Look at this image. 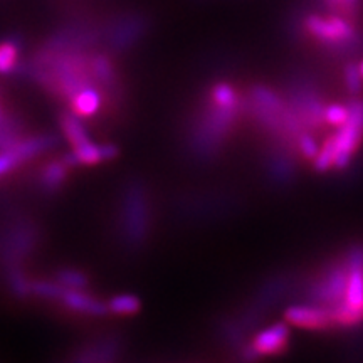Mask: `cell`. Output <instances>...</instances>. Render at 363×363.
Returning <instances> with one entry per match:
<instances>
[{
  "instance_id": "ba28073f",
  "label": "cell",
  "mask_w": 363,
  "mask_h": 363,
  "mask_svg": "<svg viewBox=\"0 0 363 363\" xmlns=\"http://www.w3.org/2000/svg\"><path fill=\"white\" fill-rule=\"evenodd\" d=\"M286 323L305 330H328L335 326L328 308L321 305H294L284 313Z\"/></svg>"
},
{
  "instance_id": "5b68a950",
  "label": "cell",
  "mask_w": 363,
  "mask_h": 363,
  "mask_svg": "<svg viewBox=\"0 0 363 363\" xmlns=\"http://www.w3.org/2000/svg\"><path fill=\"white\" fill-rule=\"evenodd\" d=\"M303 30L311 39L320 43L340 48V45H350L357 39L355 27L347 21V16H318V13H308L301 21Z\"/></svg>"
},
{
  "instance_id": "8fae6325",
  "label": "cell",
  "mask_w": 363,
  "mask_h": 363,
  "mask_svg": "<svg viewBox=\"0 0 363 363\" xmlns=\"http://www.w3.org/2000/svg\"><path fill=\"white\" fill-rule=\"evenodd\" d=\"M118 155V148L115 145L96 143L91 142L81 145L78 148H72L71 153H67L69 160L74 167H93L99 163L110 162Z\"/></svg>"
},
{
  "instance_id": "2e32d148",
  "label": "cell",
  "mask_w": 363,
  "mask_h": 363,
  "mask_svg": "<svg viewBox=\"0 0 363 363\" xmlns=\"http://www.w3.org/2000/svg\"><path fill=\"white\" fill-rule=\"evenodd\" d=\"M59 284L65 286L69 289H81L88 288V278L83 271L72 269V267H66V269H59L56 274L52 276Z\"/></svg>"
},
{
  "instance_id": "277c9868",
  "label": "cell",
  "mask_w": 363,
  "mask_h": 363,
  "mask_svg": "<svg viewBox=\"0 0 363 363\" xmlns=\"http://www.w3.org/2000/svg\"><path fill=\"white\" fill-rule=\"evenodd\" d=\"M148 30V17L140 12H121L103 26V40L110 52H123L135 48Z\"/></svg>"
},
{
  "instance_id": "3957f363",
  "label": "cell",
  "mask_w": 363,
  "mask_h": 363,
  "mask_svg": "<svg viewBox=\"0 0 363 363\" xmlns=\"http://www.w3.org/2000/svg\"><path fill=\"white\" fill-rule=\"evenodd\" d=\"M150 199L143 184L131 182L123 189L120 201V239L126 247L135 251L147 242L150 233Z\"/></svg>"
},
{
  "instance_id": "5bb4252c",
  "label": "cell",
  "mask_w": 363,
  "mask_h": 363,
  "mask_svg": "<svg viewBox=\"0 0 363 363\" xmlns=\"http://www.w3.org/2000/svg\"><path fill=\"white\" fill-rule=\"evenodd\" d=\"M21 61V44L16 39L0 40V74H11Z\"/></svg>"
},
{
  "instance_id": "6da1fadb",
  "label": "cell",
  "mask_w": 363,
  "mask_h": 363,
  "mask_svg": "<svg viewBox=\"0 0 363 363\" xmlns=\"http://www.w3.org/2000/svg\"><path fill=\"white\" fill-rule=\"evenodd\" d=\"M244 99L229 81H216L203 94L189 126V148L199 160H211L227 143L242 116Z\"/></svg>"
},
{
  "instance_id": "9a60e30c",
  "label": "cell",
  "mask_w": 363,
  "mask_h": 363,
  "mask_svg": "<svg viewBox=\"0 0 363 363\" xmlns=\"http://www.w3.org/2000/svg\"><path fill=\"white\" fill-rule=\"evenodd\" d=\"M106 303L110 315L115 316H133L142 308V303L135 294H115Z\"/></svg>"
},
{
  "instance_id": "d6986e66",
  "label": "cell",
  "mask_w": 363,
  "mask_h": 363,
  "mask_svg": "<svg viewBox=\"0 0 363 363\" xmlns=\"http://www.w3.org/2000/svg\"><path fill=\"white\" fill-rule=\"evenodd\" d=\"M328 4L335 11L342 12V16L350 17L357 11L358 0H328Z\"/></svg>"
},
{
  "instance_id": "7a4b0ae2",
  "label": "cell",
  "mask_w": 363,
  "mask_h": 363,
  "mask_svg": "<svg viewBox=\"0 0 363 363\" xmlns=\"http://www.w3.org/2000/svg\"><path fill=\"white\" fill-rule=\"evenodd\" d=\"M363 140V99H353L350 103V116L337 133L325 140L318 150V155L313 163L320 172L338 169L343 170L355 155Z\"/></svg>"
},
{
  "instance_id": "ac0fdd59",
  "label": "cell",
  "mask_w": 363,
  "mask_h": 363,
  "mask_svg": "<svg viewBox=\"0 0 363 363\" xmlns=\"http://www.w3.org/2000/svg\"><path fill=\"white\" fill-rule=\"evenodd\" d=\"M345 83H347V88L350 89V93L357 94L360 93L363 88V78H362V72L360 67L358 66H348L345 69Z\"/></svg>"
},
{
  "instance_id": "4fadbf2b",
  "label": "cell",
  "mask_w": 363,
  "mask_h": 363,
  "mask_svg": "<svg viewBox=\"0 0 363 363\" xmlns=\"http://www.w3.org/2000/svg\"><path fill=\"white\" fill-rule=\"evenodd\" d=\"M59 126H61V133L65 135L71 150L91 142V136L83 123V118L76 116L72 111L61 113V116H59Z\"/></svg>"
},
{
  "instance_id": "30bf717a",
  "label": "cell",
  "mask_w": 363,
  "mask_h": 363,
  "mask_svg": "<svg viewBox=\"0 0 363 363\" xmlns=\"http://www.w3.org/2000/svg\"><path fill=\"white\" fill-rule=\"evenodd\" d=\"M108 103L106 91L99 86H88V88L81 89L76 93L69 101V111L74 113L76 116L83 118V120H91V118L98 116L103 111V108Z\"/></svg>"
},
{
  "instance_id": "7c38bea8",
  "label": "cell",
  "mask_w": 363,
  "mask_h": 363,
  "mask_svg": "<svg viewBox=\"0 0 363 363\" xmlns=\"http://www.w3.org/2000/svg\"><path fill=\"white\" fill-rule=\"evenodd\" d=\"M72 169H74V165L67 155L45 163L39 175V187L43 189V192L54 194L56 190L65 187Z\"/></svg>"
},
{
  "instance_id": "8992f818",
  "label": "cell",
  "mask_w": 363,
  "mask_h": 363,
  "mask_svg": "<svg viewBox=\"0 0 363 363\" xmlns=\"http://www.w3.org/2000/svg\"><path fill=\"white\" fill-rule=\"evenodd\" d=\"M54 145L56 138L52 135H24L11 147L0 150V179L13 174L26 163L52 150Z\"/></svg>"
},
{
  "instance_id": "52a82bcc",
  "label": "cell",
  "mask_w": 363,
  "mask_h": 363,
  "mask_svg": "<svg viewBox=\"0 0 363 363\" xmlns=\"http://www.w3.org/2000/svg\"><path fill=\"white\" fill-rule=\"evenodd\" d=\"M289 342V330L286 323H276L261 330L252 342L246 347L247 358H259V357H271L278 355L284 352Z\"/></svg>"
},
{
  "instance_id": "9c48e42d",
  "label": "cell",
  "mask_w": 363,
  "mask_h": 363,
  "mask_svg": "<svg viewBox=\"0 0 363 363\" xmlns=\"http://www.w3.org/2000/svg\"><path fill=\"white\" fill-rule=\"evenodd\" d=\"M57 303L65 306L66 310L78 313L81 316L103 318L110 315L108 303H103L101 299L94 298L93 294L86 291V288H81V289L65 288V291H62L61 296H59Z\"/></svg>"
},
{
  "instance_id": "e0dca14e",
  "label": "cell",
  "mask_w": 363,
  "mask_h": 363,
  "mask_svg": "<svg viewBox=\"0 0 363 363\" xmlns=\"http://www.w3.org/2000/svg\"><path fill=\"white\" fill-rule=\"evenodd\" d=\"M350 116V104L345 106V104H330L325 110V121L328 125L333 126H342L345 121Z\"/></svg>"
}]
</instances>
